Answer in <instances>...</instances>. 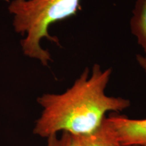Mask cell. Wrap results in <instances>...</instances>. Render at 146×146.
<instances>
[{
  "instance_id": "cell-1",
  "label": "cell",
  "mask_w": 146,
  "mask_h": 146,
  "mask_svg": "<svg viewBox=\"0 0 146 146\" xmlns=\"http://www.w3.org/2000/svg\"><path fill=\"white\" fill-rule=\"evenodd\" d=\"M112 70H102L95 64L91 71L85 68L70 88L62 94H45L38 97L42 108L33 133L43 138L68 133L86 136L95 132L108 112H120L131 106V101L106 94Z\"/></svg>"
},
{
  "instance_id": "cell-2",
  "label": "cell",
  "mask_w": 146,
  "mask_h": 146,
  "mask_svg": "<svg viewBox=\"0 0 146 146\" xmlns=\"http://www.w3.org/2000/svg\"><path fill=\"white\" fill-rule=\"evenodd\" d=\"M81 0H13L8 10L13 15V27L25 37L21 41L23 54L47 66L52 60L48 50L41 47L47 39L60 45L59 39L49 33L52 24L75 15Z\"/></svg>"
},
{
  "instance_id": "cell-3",
  "label": "cell",
  "mask_w": 146,
  "mask_h": 146,
  "mask_svg": "<svg viewBox=\"0 0 146 146\" xmlns=\"http://www.w3.org/2000/svg\"><path fill=\"white\" fill-rule=\"evenodd\" d=\"M106 120L112 127L120 145H146V118L133 119L112 114Z\"/></svg>"
},
{
  "instance_id": "cell-4",
  "label": "cell",
  "mask_w": 146,
  "mask_h": 146,
  "mask_svg": "<svg viewBox=\"0 0 146 146\" xmlns=\"http://www.w3.org/2000/svg\"><path fill=\"white\" fill-rule=\"evenodd\" d=\"M129 26L131 34L146 54V0H136Z\"/></svg>"
},
{
  "instance_id": "cell-5",
  "label": "cell",
  "mask_w": 146,
  "mask_h": 146,
  "mask_svg": "<svg viewBox=\"0 0 146 146\" xmlns=\"http://www.w3.org/2000/svg\"><path fill=\"white\" fill-rule=\"evenodd\" d=\"M83 137V146H118L114 130L106 118L101 126L90 135Z\"/></svg>"
},
{
  "instance_id": "cell-6",
  "label": "cell",
  "mask_w": 146,
  "mask_h": 146,
  "mask_svg": "<svg viewBox=\"0 0 146 146\" xmlns=\"http://www.w3.org/2000/svg\"><path fill=\"white\" fill-rule=\"evenodd\" d=\"M46 146H83V137L74 135L68 133H62L47 138Z\"/></svg>"
},
{
  "instance_id": "cell-7",
  "label": "cell",
  "mask_w": 146,
  "mask_h": 146,
  "mask_svg": "<svg viewBox=\"0 0 146 146\" xmlns=\"http://www.w3.org/2000/svg\"><path fill=\"white\" fill-rule=\"evenodd\" d=\"M136 60L139 66L146 74V54H137L136 56Z\"/></svg>"
},
{
  "instance_id": "cell-8",
  "label": "cell",
  "mask_w": 146,
  "mask_h": 146,
  "mask_svg": "<svg viewBox=\"0 0 146 146\" xmlns=\"http://www.w3.org/2000/svg\"><path fill=\"white\" fill-rule=\"evenodd\" d=\"M118 146H146V145H120Z\"/></svg>"
}]
</instances>
